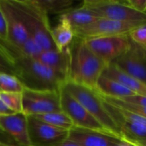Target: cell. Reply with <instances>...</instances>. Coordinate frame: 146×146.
I'll return each mask as SVG.
<instances>
[{"label":"cell","instance_id":"obj_1","mask_svg":"<svg viewBox=\"0 0 146 146\" xmlns=\"http://www.w3.org/2000/svg\"><path fill=\"white\" fill-rule=\"evenodd\" d=\"M68 48L70 68L67 81H72L97 92L98 81L108 65L90 50L84 38L75 37Z\"/></svg>","mask_w":146,"mask_h":146},{"label":"cell","instance_id":"obj_2","mask_svg":"<svg viewBox=\"0 0 146 146\" xmlns=\"http://www.w3.org/2000/svg\"><path fill=\"white\" fill-rule=\"evenodd\" d=\"M15 75L25 89L36 91H60L67 81L61 74L34 58L14 60Z\"/></svg>","mask_w":146,"mask_h":146},{"label":"cell","instance_id":"obj_3","mask_svg":"<svg viewBox=\"0 0 146 146\" xmlns=\"http://www.w3.org/2000/svg\"><path fill=\"white\" fill-rule=\"evenodd\" d=\"M15 2L29 36L40 45L43 50H57L51 37L52 27L50 25L48 15L33 0H15Z\"/></svg>","mask_w":146,"mask_h":146},{"label":"cell","instance_id":"obj_4","mask_svg":"<svg viewBox=\"0 0 146 146\" xmlns=\"http://www.w3.org/2000/svg\"><path fill=\"white\" fill-rule=\"evenodd\" d=\"M62 87L94 116L110 134L122 139L115 121L108 112L104 102L96 91L72 81H66Z\"/></svg>","mask_w":146,"mask_h":146},{"label":"cell","instance_id":"obj_5","mask_svg":"<svg viewBox=\"0 0 146 146\" xmlns=\"http://www.w3.org/2000/svg\"><path fill=\"white\" fill-rule=\"evenodd\" d=\"M100 18L109 20L146 23V13H142L127 5L123 1L86 0L83 4Z\"/></svg>","mask_w":146,"mask_h":146},{"label":"cell","instance_id":"obj_6","mask_svg":"<svg viewBox=\"0 0 146 146\" xmlns=\"http://www.w3.org/2000/svg\"><path fill=\"white\" fill-rule=\"evenodd\" d=\"M58 111H62L60 91L24 89L22 92V113L25 115L36 116Z\"/></svg>","mask_w":146,"mask_h":146},{"label":"cell","instance_id":"obj_7","mask_svg":"<svg viewBox=\"0 0 146 146\" xmlns=\"http://www.w3.org/2000/svg\"><path fill=\"white\" fill-rule=\"evenodd\" d=\"M90 50L108 66L125 54L131 46L128 34L84 38Z\"/></svg>","mask_w":146,"mask_h":146},{"label":"cell","instance_id":"obj_8","mask_svg":"<svg viewBox=\"0 0 146 146\" xmlns=\"http://www.w3.org/2000/svg\"><path fill=\"white\" fill-rule=\"evenodd\" d=\"M146 25L144 22H127L100 18L92 24L74 29V35L80 38L128 34L132 30Z\"/></svg>","mask_w":146,"mask_h":146},{"label":"cell","instance_id":"obj_9","mask_svg":"<svg viewBox=\"0 0 146 146\" xmlns=\"http://www.w3.org/2000/svg\"><path fill=\"white\" fill-rule=\"evenodd\" d=\"M60 99L62 111L68 115V117L72 120L74 127L100 133H110L102 126V124L63 87H62L60 90Z\"/></svg>","mask_w":146,"mask_h":146},{"label":"cell","instance_id":"obj_10","mask_svg":"<svg viewBox=\"0 0 146 146\" xmlns=\"http://www.w3.org/2000/svg\"><path fill=\"white\" fill-rule=\"evenodd\" d=\"M28 135L32 146H53L68 139V131L27 116Z\"/></svg>","mask_w":146,"mask_h":146},{"label":"cell","instance_id":"obj_11","mask_svg":"<svg viewBox=\"0 0 146 146\" xmlns=\"http://www.w3.org/2000/svg\"><path fill=\"white\" fill-rule=\"evenodd\" d=\"M7 24V40L15 46L21 45L30 38L15 0H0Z\"/></svg>","mask_w":146,"mask_h":146},{"label":"cell","instance_id":"obj_12","mask_svg":"<svg viewBox=\"0 0 146 146\" xmlns=\"http://www.w3.org/2000/svg\"><path fill=\"white\" fill-rule=\"evenodd\" d=\"M113 63L124 73L146 84V50L133 41L129 50Z\"/></svg>","mask_w":146,"mask_h":146},{"label":"cell","instance_id":"obj_13","mask_svg":"<svg viewBox=\"0 0 146 146\" xmlns=\"http://www.w3.org/2000/svg\"><path fill=\"white\" fill-rule=\"evenodd\" d=\"M0 131L9 136L16 146H32L27 127V116L23 113L0 115Z\"/></svg>","mask_w":146,"mask_h":146},{"label":"cell","instance_id":"obj_14","mask_svg":"<svg viewBox=\"0 0 146 146\" xmlns=\"http://www.w3.org/2000/svg\"><path fill=\"white\" fill-rule=\"evenodd\" d=\"M68 139L77 143L80 146H117L122 141L121 138L110 133L77 127H74L68 131Z\"/></svg>","mask_w":146,"mask_h":146},{"label":"cell","instance_id":"obj_15","mask_svg":"<svg viewBox=\"0 0 146 146\" xmlns=\"http://www.w3.org/2000/svg\"><path fill=\"white\" fill-rule=\"evenodd\" d=\"M35 59L53 69L68 80L70 68V52L68 47L62 51L58 50H43Z\"/></svg>","mask_w":146,"mask_h":146},{"label":"cell","instance_id":"obj_16","mask_svg":"<svg viewBox=\"0 0 146 146\" xmlns=\"http://www.w3.org/2000/svg\"><path fill=\"white\" fill-rule=\"evenodd\" d=\"M104 75L113 79L126 87H127L129 90H131L133 92H134L137 95L145 96L146 97V84L128 75L127 74L121 71L115 63H110L104 70Z\"/></svg>","mask_w":146,"mask_h":146},{"label":"cell","instance_id":"obj_17","mask_svg":"<svg viewBox=\"0 0 146 146\" xmlns=\"http://www.w3.org/2000/svg\"><path fill=\"white\" fill-rule=\"evenodd\" d=\"M97 92L103 97L118 99L137 95L120 82L104 74L101 75L98 81Z\"/></svg>","mask_w":146,"mask_h":146},{"label":"cell","instance_id":"obj_18","mask_svg":"<svg viewBox=\"0 0 146 146\" xmlns=\"http://www.w3.org/2000/svg\"><path fill=\"white\" fill-rule=\"evenodd\" d=\"M51 37L56 49L62 51L71 44L75 35L72 26L68 20L60 15L57 25L51 28Z\"/></svg>","mask_w":146,"mask_h":146},{"label":"cell","instance_id":"obj_19","mask_svg":"<svg viewBox=\"0 0 146 146\" xmlns=\"http://www.w3.org/2000/svg\"><path fill=\"white\" fill-rule=\"evenodd\" d=\"M62 16L68 20L74 30L86 27L100 19L98 15H97L92 10L88 9L84 5L76 9H70L62 14Z\"/></svg>","mask_w":146,"mask_h":146},{"label":"cell","instance_id":"obj_20","mask_svg":"<svg viewBox=\"0 0 146 146\" xmlns=\"http://www.w3.org/2000/svg\"><path fill=\"white\" fill-rule=\"evenodd\" d=\"M33 117L52 127H55L60 129H64L67 131L71 130L74 127L72 120L63 111L51 112V113L36 115Z\"/></svg>","mask_w":146,"mask_h":146},{"label":"cell","instance_id":"obj_21","mask_svg":"<svg viewBox=\"0 0 146 146\" xmlns=\"http://www.w3.org/2000/svg\"><path fill=\"white\" fill-rule=\"evenodd\" d=\"M34 3L47 15L60 14L62 15L72 9V0H33Z\"/></svg>","mask_w":146,"mask_h":146},{"label":"cell","instance_id":"obj_22","mask_svg":"<svg viewBox=\"0 0 146 146\" xmlns=\"http://www.w3.org/2000/svg\"><path fill=\"white\" fill-rule=\"evenodd\" d=\"M24 89L15 75L0 73V92H22Z\"/></svg>","mask_w":146,"mask_h":146},{"label":"cell","instance_id":"obj_23","mask_svg":"<svg viewBox=\"0 0 146 146\" xmlns=\"http://www.w3.org/2000/svg\"><path fill=\"white\" fill-rule=\"evenodd\" d=\"M0 98L14 113H22V92H0Z\"/></svg>","mask_w":146,"mask_h":146},{"label":"cell","instance_id":"obj_24","mask_svg":"<svg viewBox=\"0 0 146 146\" xmlns=\"http://www.w3.org/2000/svg\"><path fill=\"white\" fill-rule=\"evenodd\" d=\"M101 97V98L106 102L109 104L116 106V107H120L122 109H125L128 111H131L133 113H135L137 115H139L141 116H144L146 118V107L145 106H140V105H136L133 104H130L125 101H122L121 99H117V98H108V97H103L101 95H99Z\"/></svg>","mask_w":146,"mask_h":146},{"label":"cell","instance_id":"obj_25","mask_svg":"<svg viewBox=\"0 0 146 146\" xmlns=\"http://www.w3.org/2000/svg\"><path fill=\"white\" fill-rule=\"evenodd\" d=\"M128 36L130 39L146 50V25L140 26L132 30Z\"/></svg>","mask_w":146,"mask_h":146},{"label":"cell","instance_id":"obj_26","mask_svg":"<svg viewBox=\"0 0 146 146\" xmlns=\"http://www.w3.org/2000/svg\"><path fill=\"white\" fill-rule=\"evenodd\" d=\"M0 73L15 75V66L13 60L0 45Z\"/></svg>","mask_w":146,"mask_h":146},{"label":"cell","instance_id":"obj_27","mask_svg":"<svg viewBox=\"0 0 146 146\" xmlns=\"http://www.w3.org/2000/svg\"><path fill=\"white\" fill-rule=\"evenodd\" d=\"M123 2L137 11L146 13V0H124Z\"/></svg>","mask_w":146,"mask_h":146},{"label":"cell","instance_id":"obj_28","mask_svg":"<svg viewBox=\"0 0 146 146\" xmlns=\"http://www.w3.org/2000/svg\"><path fill=\"white\" fill-rule=\"evenodd\" d=\"M118 99V98H117ZM121 100L136 105H140V106H145L146 107V97L145 96H141V95H134L124 98H121Z\"/></svg>","mask_w":146,"mask_h":146},{"label":"cell","instance_id":"obj_29","mask_svg":"<svg viewBox=\"0 0 146 146\" xmlns=\"http://www.w3.org/2000/svg\"><path fill=\"white\" fill-rule=\"evenodd\" d=\"M0 39H7V24L6 19L0 5Z\"/></svg>","mask_w":146,"mask_h":146},{"label":"cell","instance_id":"obj_30","mask_svg":"<svg viewBox=\"0 0 146 146\" xmlns=\"http://www.w3.org/2000/svg\"><path fill=\"white\" fill-rule=\"evenodd\" d=\"M12 114H15V113L11 110H9L0 98V115H12Z\"/></svg>","mask_w":146,"mask_h":146},{"label":"cell","instance_id":"obj_31","mask_svg":"<svg viewBox=\"0 0 146 146\" xmlns=\"http://www.w3.org/2000/svg\"><path fill=\"white\" fill-rule=\"evenodd\" d=\"M53 146H80V145H78L77 143L74 142V141H71L69 139H66L65 141L62 142V143H59L56 145Z\"/></svg>","mask_w":146,"mask_h":146},{"label":"cell","instance_id":"obj_32","mask_svg":"<svg viewBox=\"0 0 146 146\" xmlns=\"http://www.w3.org/2000/svg\"><path fill=\"white\" fill-rule=\"evenodd\" d=\"M117 146H137L136 145H134V144H133V143H131V142H129V141H127V140H126V139H122V141Z\"/></svg>","mask_w":146,"mask_h":146},{"label":"cell","instance_id":"obj_33","mask_svg":"<svg viewBox=\"0 0 146 146\" xmlns=\"http://www.w3.org/2000/svg\"><path fill=\"white\" fill-rule=\"evenodd\" d=\"M129 142H131V141H129ZM131 143L136 145L137 146H146V139L140 140V141H132Z\"/></svg>","mask_w":146,"mask_h":146},{"label":"cell","instance_id":"obj_34","mask_svg":"<svg viewBox=\"0 0 146 146\" xmlns=\"http://www.w3.org/2000/svg\"><path fill=\"white\" fill-rule=\"evenodd\" d=\"M0 146H16L12 145V144H9V142H6V141H3L2 139H0Z\"/></svg>","mask_w":146,"mask_h":146},{"label":"cell","instance_id":"obj_35","mask_svg":"<svg viewBox=\"0 0 146 146\" xmlns=\"http://www.w3.org/2000/svg\"><path fill=\"white\" fill-rule=\"evenodd\" d=\"M2 133H3L2 131H0V134H2Z\"/></svg>","mask_w":146,"mask_h":146}]
</instances>
